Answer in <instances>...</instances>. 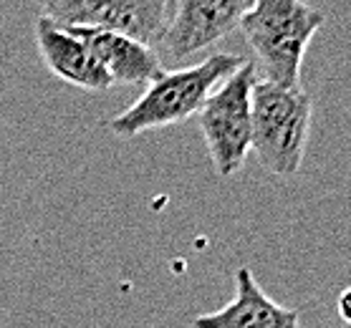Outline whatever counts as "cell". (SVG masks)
<instances>
[{
	"label": "cell",
	"instance_id": "cell-1",
	"mask_svg": "<svg viewBox=\"0 0 351 328\" xmlns=\"http://www.w3.org/2000/svg\"><path fill=\"white\" fill-rule=\"evenodd\" d=\"M243 66L245 58L238 53H213L187 68L162 71L152 84H147L134 104L109 121V131L121 139H134L152 129L182 124L199 114L210 94Z\"/></svg>",
	"mask_w": 351,
	"mask_h": 328
},
{
	"label": "cell",
	"instance_id": "cell-2",
	"mask_svg": "<svg viewBox=\"0 0 351 328\" xmlns=\"http://www.w3.org/2000/svg\"><path fill=\"white\" fill-rule=\"evenodd\" d=\"M324 13L298 0H256L240 21V31L256 51L265 81L276 86H301V66Z\"/></svg>",
	"mask_w": 351,
	"mask_h": 328
},
{
	"label": "cell",
	"instance_id": "cell-3",
	"mask_svg": "<svg viewBox=\"0 0 351 328\" xmlns=\"http://www.w3.org/2000/svg\"><path fill=\"white\" fill-rule=\"evenodd\" d=\"M313 99L301 86L283 88L271 81L253 84V139L250 152L276 177H293L304 164L311 136Z\"/></svg>",
	"mask_w": 351,
	"mask_h": 328
},
{
	"label": "cell",
	"instance_id": "cell-4",
	"mask_svg": "<svg viewBox=\"0 0 351 328\" xmlns=\"http://www.w3.org/2000/svg\"><path fill=\"white\" fill-rule=\"evenodd\" d=\"M253 84H256V64L245 61L240 71L225 79L210 94V99L197 114L210 162L223 179L238 175L250 154Z\"/></svg>",
	"mask_w": 351,
	"mask_h": 328
},
{
	"label": "cell",
	"instance_id": "cell-5",
	"mask_svg": "<svg viewBox=\"0 0 351 328\" xmlns=\"http://www.w3.org/2000/svg\"><path fill=\"white\" fill-rule=\"evenodd\" d=\"M169 0H51L43 16L64 28L119 33L139 43H162L172 18Z\"/></svg>",
	"mask_w": 351,
	"mask_h": 328
},
{
	"label": "cell",
	"instance_id": "cell-6",
	"mask_svg": "<svg viewBox=\"0 0 351 328\" xmlns=\"http://www.w3.org/2000/svg\"><path fill=\"white\" fill-rule=\"evenodd\" d=\"M250 5V0H177L162 38L167 56L184 61L192 53L215 46L228 33L240 28Z\"/></svg>",
	"mask_w": 351,
	"mask_h": 328
},
{
	"label": "cell",
	"instance_id": "cell-7",
	"mask_svg": "<svg viewBox=\"0 0 351 328\" xmlns=\"http://www.w3.org/2000/svg\"><path fill=\"white\" fill-rule=\"evenodd\" d=\"M36 49L40 61L56 79L84 91L112 88V81L96 61L88 40L76 28H64L51 18L40 16L36 21Z\"/></svg>",
	"mask_w": 351,
	"mask_h": 328
},
{
	"label": "cell",
	"instance_id": "cell-8",
	"mask_svg": "<svg viewBox=\"0 0 351 328\" xmlns=\"http://www.w3.org/2000/svg\"><path fill=\"white\" fill-rule=\"evenodd\" d=\"M232 280L235 293L230 301L217 311L197 316L192 328H301L298 313L276 303L247 265L238 268Z\"/></svg>",
	"mask_w": 351,
	"mask_h": 328
},
{
	"label": "cell",
	"instance_id": "cell-9",
	"mask_svg": "<svg viewBox=\"0 0 351 328\" xmlns=\"http://www.w3.org/2000/svg\"><path fill=\"white\" fill-rule=\"evenodd\" d=\"M79 31V28H76ZM88 46L94 51L96 61L101 64L109 76L112 86H136V84H152L165 68L157 51L147 43L119 36V33L101 31H81Z\"/></svg>",
	"mask_w": 351,
	"mask_h": 328
},
{
	"label": "cell",
	"instance_id": "cell-10",
	"mask_svg": "<svg viewBox=\"0 0 351 328\" xmlns=\"http://www.w3.org/2000/svg\"><path fill=\"white\" fill-rule=\"evenodd\" d=\"M336 313H339V318H341L346 326H351V286L343 288L341 293H339V298H336Z\"/></svg>",
	"mask_w": 351,
	"mask_h": 328
}]
</instances>
